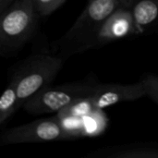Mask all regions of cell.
Wrapping results in <instances>:
<instances>
[{
  "label": "cell",
  "instance_id": "5b68a950",
  "mask_svg": "<svg viewBox=\"0 0 158 158\" xmlns=\"http://www.w3.org/2000/svg\"><path fill=\"white\" fill-rule=\"evenodd\" d=\"M68 139L56 117L35 120L6 131L2 142L6 144L53 142Z\"/></svg>",
  "mask_w": 158,
  "mask_h": 158
},
{
  "label": "cell",
  "instance_id": "7a4b0ae2",
  "mask_svg": "<svg viewBox=\"0 0 158 158\" xmlns=\"http://www.w3.org/2000/svg\"><path fill=\"white\" fill-rule=\"evenodd\" d=\"M63 66V59L57 56L43 54L31 57L15 73L17 91L20 106L48 86Z\"/></svg>",
  "mask_w": 158,
  "mask_h": 158
},
{
  "label": "cell",
  "instance_id": "4fadbf2b",
  "mask_svg": "<svg viewBox=\"0 0 158 158\" xmlns=\"http://www.w3.org/2000/svg\"><path fill=\"white\" fill-rule=\"evenodd\" d=\"M142 82L145 87L146 95L158 104V76L147 75L142 79Z\"/></svg>",
  "mask_w": 158,
  "mask_h": 158
},
{
  "label": "cell",
  "instance_id": "52a82bcc",
  "mask_svg": "<svg viewBox=\"0 0 158 158\" xmlns=\"http://www.w3.org/2000/svg\"><path fill=\"white\" fill-rule=\"evenodd\" d=\"M135 33H137V30L131 8L120 6L105 20L96 43L106 44Z\"/></svg>",
  "mask_w": 158,
  "mask_h": 158
},
{
  "label": "cell",
  "instance_id": "ba28073f",
  "mask_svg": "<svg viewBox=\"0 0 158 158\" xmlns=\"http://www.w3.org/2000/svg\"><path fill=\"white\" fill-rule=\"evenodd\" d=\"M131 10L137 33L144 32L158 20V0H139Z\"/></svg>",
  "mask_w": 158,
  "mask_h": 158
},
{
  "label": "cell",
  "instance_id": "3957f363",
  "mask_svg": "<svg viewBox=\"0 0 158 158\" xmlns=\"http://www.w3.org/2000/svg\"><path fill=\"white\" fill-rule=\"evenodd\" d=\"M37 14L34 0H19L1 13L0 44L3 48H17L32 35Z\"/></svg>",
  "mask_w": 158,
  "mask_h": 158
},
{
  "label": "cell",
  "instance_id": "8992f818",
  "mask_svg": "<svg viewBox=\"0 0 158 158\" xmlns=\"http://www.w3.org/2000/svg\"><path fill=\"white\" fill-rule=\"evenodd\" d=\"M146 95L142 82L133 84H94L90 94L95 107L105 109L118 103L138 100Z\"/></svg>",
  "mask_w": 158,
  "mask_h": 158
},
{
  "label": "cell",
  "instance_id": "30bf717a",
  "mask_svg": "<svg viewBox=\"0 0 158 158\" xmlns=\"http://www.w3.org/2000/svg\"><path fill=\"white\" fill-rule=\"evenodd\" d=\"M19 107L20 104L17 91V83L15 79L12 78L0 98V123H4Z\"/></svg>",
  "mask_w": 158,
  "mask_h": 158
},
{
  "label": "cell",
  "instance_id": "277c9868",
  "mask_svg": "<svg viewBox=\"0 0 158 158\" xmlns=\"http://www.w3.org/2000/svg\"><path fill=\"white\" fill-rule=\"evenodd\" d=\"M94 85L84 82L48 85L29 99L23 106L31 115L57 113L74 100L89 95Z\"/></svg>",
  "mask_w": 158,
  "mask_h": 158
},
{
  "label": "cell",
  "instance_id": "9a60e30c",
  "mask_svg": "<svg viewBox=\"0 0 158 158\" xmlns=\"http://www.w3.org/2000/svg\"><path fill=\"white\" fill-rule=\"evenodd\" d=\"M139 0H121L122 2V6L127 7V8H131Z\"/></svg>",
  "mask_w": 158,
  "mask_h": 158
},
{
  "label": "cell",
  "instance_id": "9c48e42d",
  "mask_svg": "<svg viewBox=\"0 0 158 158\" xmlns=\"http://www.w3.org/2000/svg\"><path fill=\"white\" fill-rule=\"evenodd\" d=\"M108 118L102 108H96L88 115L81 117V137H96L106 129Z\"/></svg>",
  "mask_w": 158,
  "mask_h": 158
},
{
  "label": "cell",
  "instance_id": "6da1fadb",
  "mask_svg": "<svg viewBox=\"0 0 158 158\" xmlns=\"http://www.w3.org/2000/svg\"><path fill=\"white\" fill-rule=\"evenodd\" d=\"M120 6L121 0H90L61 39V48L70 52H81L96 44L98 33L105 20Z\"/></svg>",
  "mask_w": 158,
  "mask_h": 158
},
{
  "label": "cell",
  "instance_id": "5bb4252c",
  "mask_svg": "<svg viewBox=\"0 0 158 158\" xmlns=\"http://www.w3.org/2000/svg\"><path fill=\"white\" fill-rule=\"evenodd\" d=\"M13 0H0V12H4L12 4Z\"/></svg>",
  "mask_w": 158,
  "mask_h": 158
},
{
  "label": "cell",
  "instance_id": "7c38bea8",
  "mask_svg": "<svg viewBox=\"0 0 158 158\" xmlns=\"http://www.w3.org/2000/svg\"><path fill=\"white\" fill-rule=\"evenodd\" d=\"M66 0H34L38 13L42 16H47L61 6Z\"/></svg>",
  "mask_w": 158,
  "mask_h": 158
},
{
  "label": "cell",
  "instance_id": "8fae6325",
  "mask_svg": "<svg viewBox=\"0 0 158 158\" xmlns=\"http://www.w3.org/2000/svg\"><path fill=\"white\" fill-rule=\"evenodd\" d=\"M97 107H95L89 94L87 96H82L74 100L73 102L69 104L67 106L59 110L56 116L58 118H65V117L81 118V117L90 114Z\"/></svg>",
  "mask_w": 158,
  "mask_h": 158
}]
</instances>
